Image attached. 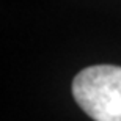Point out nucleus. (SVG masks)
Instances as JSON below:
<instances>
[{
	"label": "nucleus",
	"mask_w": 121,
	"mask_h": 121,
	"mask_svg": "<svg viewBox=\"0 0 121 121\" xmlns=\"http://www.w3.org/2000/svg\"><path fill=\"white\" fill-rule=\"evenodd\" d=\"M77 105L94 121H121V66L94 65L72 80Z\"/></svg>",
	"instance_id": "f257e3e1"
}]
</instances>
